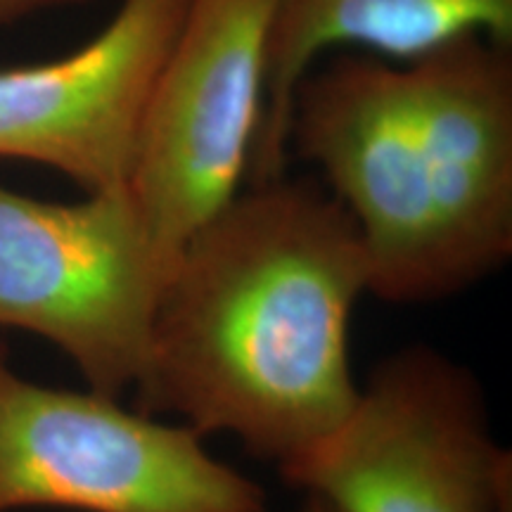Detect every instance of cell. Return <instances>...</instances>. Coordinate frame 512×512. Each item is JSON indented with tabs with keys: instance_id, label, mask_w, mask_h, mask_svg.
Wrapping results in <instances>:
<instances>
[{
	"instance_id": "cell-8",
	"label": "cell",
	"mask_w": 512,
	"mask_h": 512,
	"mask_svg": "<svg viewBox=\"0 0 512 512\" xmlns=\"http://www.w3.org/2000/svg\"><path fill=\"white\" fill-rule=\"evenodd\" d=\"M401 67L453 297L512 254V48L465 36Z\"/></svg>"
},
{
	"instance_id": "cell-3",
	"label": "cell",
	"mask_w": 512,
	"mask_h": 512,
	"mask_svg": "<svg viewBox=\"0 0 512 512\" xmlns=\"http://www.w3.org/2000/svg\"><path fill=\"white\" fill-rule=\"evenodd\" d=\"M166 275L128 185L79 202L0 185V328L53 342L93 392L136 387Z\"/></svg>"
},
{
	"instance_id": "cell-7",
	"label": "cell",
	"mask_w": 512,
	"mask_h": 512,
	"mask_svg": "<svg viewBox=\"0 0 512 512\" xmlns=\"http://www.w3.org/2000/svg\"><path fill=\"white\" fill-rule=\"evenodd\" d=\"M190 0H121L93 41L0 69V159L60 171L86 192L128 183L140 121Z\"/></svg>"
},
{
	"instance_id": "cell-10",
	"label": "cell",
	"mask_w": 512,
	"mask_h": 512,
	"mask_svg": "<svg viewBox=\"0 0 512 512\" xmlns=\"http://www.w3.org/2000/svg\"><path fill=\"white\" fill-rule=\"evenodd\" d=\"M79 3H91V0H0V29L10 27V24L19 22V19L36 15V12Z\"/></svg>"
},
{
	"instance_id": "cell-6",
	"label": "cell",
	"mask_w": 512,
	"mask_h": 512,
	"mask_svg": "<svg viewBox=\"0 0 512 512\" xmlns=\"http://www.w3.org/2000/svg\"><path fill=\"white\" fill-rule=\"evenodd\" d=\"M290 147L323 171L368 259V294L387 304L451 297L406 69L342 55L294 95Z\"/></svg>"
},
{
	"instance_id": "cell-11",
	"label": "cell",
	"mask_w": 512,
	"mask_h": 512,
	"mask_svg": "<svg viewBox=\"0 0 512 512\" xmlns=\"http://www.w3.org/2000/svg\"><path fill=\"white\" fill-rule=\"evenodd\" d=\"M299 512H335V510H332L330 505H325L316 496H306L304 498V505H302V508H299Z\"/></svg>"
},
{
	"instance_id": "cell-4",
	"label": "cell",
	"mask_w": 512,
	"mask_h": 512,
	"mask_svg": "<svg viewBox=\"0 0 512 512\" xmlns=\"http://www.w3.org/2000/svg\"><path fill=\"white\" fill-rule=\"evenodd\" d=\"M266 512V491L181 422L43 387L0 347V512Z\"/></svg>"
},
{
	"instance_id": "cell-1",
	"label": "cell",
	"mask_w": 512,
	"mask_h": 512,
	"mask_svg": "<svg viewBox=\"0 0 512 512\" xmlns=\"http://www.w3.org/2000/svg\"><path fill=\"white\" fill-rule=\"evenodd\" d=\"M368 283L335 197L283 176L252 183L171 264L133 408L230 434L280 470L356 401L349 332Z\"/></svg>"
},
{
	"instance_id": "cell-5",
	"label": "cell",
	"mask_w": 512,
	"mask_h": 512,
	"mask_svg": "<svg viewBox=\"0 0 512 512\" xmlns=\"http://www.w3.org/2000/svg\"><path fill=\"white\" fill-rule=\"evenodd\" d=\"M271 17L273 0H190L147 98L126 185L169 271L252 169Z\"/></svg>"
},
{
	"instance_id": "cell-2",
	"label": "cell",
	"mask_w": 512,
	"mask_h": 512,
	"mask_svg": "<svg viewBox=\"0 0 512 512\" xmlns=\"http://www.w3.org/2000/svg\"><path fill=\"white\" fill-rule=\"evenodd\" d=\"M278 472L335 512H512L482 384L427 344L382 358L335 430Z\"/></svg>"
},
{
	"instance_id": "cell-9",
	"label": "cell",
	"mask_w": 512,
	"mask_h": 512,
	"mask_svg": "<svg viewBox=\"0 0 512 512\" xmlns=\"http://www.w3.org/2000/svg\"><path fill=\"white\" fill-rule=\"evenodd\" d=\"M465 36L512 48V0H273L264 121L249 181L283 176L294 95L325 50L351 46L411 64Z\"/></svg>"
}]
</instances>
